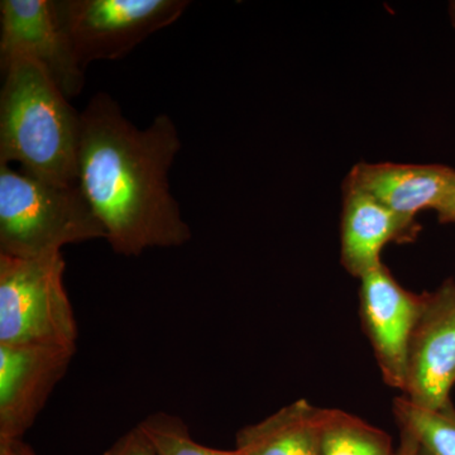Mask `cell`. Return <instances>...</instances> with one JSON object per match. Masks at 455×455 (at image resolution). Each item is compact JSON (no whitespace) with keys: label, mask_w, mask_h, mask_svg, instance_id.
I'll use <instances>...</instances> for the list:
<instances>
[{"label":"cell","mask_w":455,"mask_h":455,"mask_svg":"<svg viewBox=\"0 0 455 455\" xmlns=\"http://www.w3.org/2000/svg\"><path fill=\"white\" fill-rule=\"evenodd\" d=\"M180 149L178 127L167 114L140 130L107 92L95 94L83 110L77 185L116 254L136 257L190 241V226L170 190Z\"/></svg>","instance_id":"cell-1"},{"label":"cell","mask_w":455,"mask_h":455,"mask_svg":"<svg viewBox=\"0 0 455 455\" xmlns=\"http://www.w3.org/2000/svg\"><path fill=\"white\" fill-rule=\"evenodd\" d=\"M0 66V164H20L27 175L51 184L77 185L82 112L35 61Z\"/></svg>","instance_id":"cell-2"},{"label":"cell","mask_w":455,"mask_h":455,"mask_svg":"<svg viewBox=\"0 0 455 455\" xmlns=\"http://www.w3.org/2000/svg\"><path fill=\"white\" fill-rule=\"evenodd\" d=\"M106 238L79 185L51 184L0 164V254L40 259Z\"/></svg>","instance_id":"cell-3"},{"label":"cell","mask_w":455,"mask_h":455,"mask_svg":"<svg viewBox=\"0 0 455 455\" xmlns=\"http://www.w3.org/2000/svg\"><path fill=\"white\" fill-rule=\"evenodd\" d=\"M62 254H0V344L76 348L77 324L64 284Z\"/></svg>","instance_id":"cell-4"},{"label":"cell","mask_w":455,"mask_h":455,"mask_svg":"<svg viewBox=\"0 0 455 455\" xmlns=\"http://www.w3.org/2000/svg\"><path fill=\"white\" fill-rule=\"evenodd\" d=\"M57 16L77 64L114 61L175 23L188 0H55Z\"/></svg>","instance_id":"cell-5"},{"label":"cell","mask_w":455,"mask_h":455,"mask_svg":"<svg viewBox=\"0 0 455 455\" xmlns=\"http://www.w3.org/2000/svg\"><path fill=\"white\" fill-rule=\"evenodd\" d=\"M0 29V65L31 60L68 99L82 94L85 70L77 64L62 31L55 0H2Z\"/></svg>","instance_id":"cell-6"},{"label":"cell","mask_w":455,"mask_h":455,"mask_svg":"<svg viewBox=\"0 0 455 455\" xmlns=\"http://www.w3.org/2000/svg\"><path fill=\"white\" fill-rule=\"evenodd\" d=\"M359 280L362 323L383 379L391 387L403 391L410 346L423 314L425 296L403 289L385 265Z\"/></svg>","instance_id":"cell-7"},{"label":"cell","mask_w":455,"mask_h":455,"mask_svg":"<svg viewBox=\"0 0 455 455\" xmlns=\"http://www.w3.org/2000/svg\"><path fill=\"white\" fill-rule=\"evenodd\" d=\"M424 296L403 392L415 406L442 410L451 405L455 385V283L449 281L438 291Z\"/></svg>","instance_id":"cell-8"},{"label":"cell","mask_w":455,"mask_h":455,"mask_svg":"<svg viewBox=\"0 0 455 455\" xmlns=\"http://www.w3.org/2000/svg\"><path fill=\"white\" fill-rule=\"evenodd\" d=\"M76 348L0 344V442L22 439L64 379Z\"/></svg>","instance_id":"cell-9"},{"label":"cell","mask_w":455,"mask_h":455,"mask_svg":"<svg viewBox=\"0 0 455 455\" xmlns=\"http://www.w3.org/2000/svg\"><path fill=\"white\" fill-rule=\"evenodd\" d=\"M455 184V170L442 164H358L343 187L367 194L401 217L415 220L436 211Z\"/></svg>","instance_id":"cell-10"},{"label":"cell","mask_w":455,"mask_h":455,"mask_svg":"<svg viewBox=\"0 0 455 455\" xmlns=\"http://www.w3.org/2000/svg\"><path fill=\"white\" fill-rule=\"evenodd\" d=\"M340 260L352 276L362 278L383 265V248L391 242L411 241L419 224L401 217L376 199L343 187Z\"/></svg>","instance_id":"cell-11"},{"label":"cell","mask_w":455,"mask_h":455,"mask_svg":"<svg viewBox=\"0 0 455 455\" xmlns=\"http://www.w3.org/2000/svg\"><path fill=\"white\" fill-rule=\"evenodd\" d=\"M319 411L307 400L283 407L236 433L241 455H319Z\"/></svg>","instance_id":"cell-12"},{"label":"cell","mask_w":455,"mask_h":455,"mask_svg":"<svg viewBox=\"0 0 455 455\" xmlns=\"http://www.w3.org/2000/svg\"><path fill=\"white\" fill-rule=\"evenodd\" d=\"M319 455H396L385 431L341 410L320 409Z\"/></svg>","instance_id":"cell-13"},{"label":"cell","mask_w":455,"mask_h":455,"mask_svg":"<svg viewBox=\"0 0 455 455\" xmlns=\"http://www.w3.org/2000/svg\"><path fill=\"white\" fill-rule=\"evenodd\" d=\"M395 416L400 434L415 445L418 455H455V410L415 406L406 397L396 398Z\"/></svg>","instance_id":"cell-14"},{"label":"cell","mask_w":455,"mask_h":455,"mask_svg":"<svg viewBox=\"0 0 455 455\" xmlns=\"http://www.w3.org/2000/svg\"><path fill=\"white\" fill-rule=\"evenodd\" d=\"M158 455H241L235 451L205 447L191 436L188 425L167 412H155L139 424Z\"/></svg>","instance_id":"cell-15"},{"label":"cell","mask_w":455,"mask_h":455,"mask_svg":"<svg viewBox=\"0 0 455 455\" xmlns=\"http://www.w3.org/2000/svg\"><path fill=\"white\" fill-rule=\"evenodd\" d=\"M104 455H158L148 438L137 425L108 449Z\"/></svg>","instance_id":"cell-16"},{"label":"cell","mask_w":455,"mask_h":455,"mask_svg":"<svg viewBox=\"0 0 455 455\" xmlns=\"http://www.w3.org/2000/svg\"><path fill=\"white\" fill-rule=\"evenodd\" d=\"M0 455H37L23 439L0 442Z\"/></svg>","instance_id":"cell-17"},{"label":"cell","mask_w":455,"mask_h":455,"mask_svg":"<svg viewBox=\"0 0 455 455\" xmlns=\"http://www.w3.org/2000/svg\"><path fill=\"white\" fill-rule=\"evenodd\" d=\"M438 212L439 220L442 223L455 224V184L449 191L444 202L440 204V206L435 211Z\"/></svg>","instance_id":"cell-18"},{"label":"cell","mask_w":455,"mask_h":455,"mask_svg":"<svg viewBox=\"0 0 455 455\" xmlns=\"http://www.w3.org/2000/svg\"><path fill=\"white\" fill-rule=\"evenodd\" d=\"M396 455H418V451H416L415 445L409 439L401 435L400 448H398Z\"/></svg>","instance_id":"cell-19"},{"label":"cell","mask_w":455,"mask_h":455,"mask_svg":"<svg viewBox=\"0 0 455 455\" xmlns=\"http://www.w3.org/2000/svg\"><path fill=\"white\" fill-rule=\"evenodd\" d=\"M451 23H453V27L455 28V2L451 3Z\"/></svg>","instance_id":"cell-20"}]
</instances>
